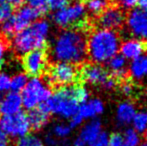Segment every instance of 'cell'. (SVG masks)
Here are the masks:
<instances>
[{
  "label": "cell",
  "instance_id": "cell-1",
  "mask_svg": "<svg viewBox=\"0 0 147 146\" xmlns=\"http://www.w3.org/2000/svg\"><path fill=\"white\" fill-rule=\"evenodd\" d=\"M86 42L87 37L84 30L63 29L53 39L50 49L51 57L56 62L82 64L87 57Z\"/></svg>",
  "mask_w": 147,
  "mask_h": 146
},
{
  "label": "cell",
  "instance_id": "cell-2",
  "mask_svg": "<svg viewBox=\"0 0 147 146\" xmlns=\"http://www.w3.org/2000/svg\"><path fill=\"white\" fill-rule=\"evenodd\" d=\"M120 47V35L117 31L97 28L91 31L86 42L87 57L94 64L109 61Z\"/></svg>",
  "mask_w": 147,
  "mask_h": 146
},
{
  "label": "cell",
  "instance_id": "cell-3",
  "mask_svg": "<svg viewBox=\"0 0 147 146\" xmlns=\"http://www.w3.org/2000/svg\"><path fill=\"white\" fill-rule=\"evenodd\" d=\"M50 34V24L45 19H38L25 29L13 35L11 45L17 55H25L31 51L42 49Z\"/></svg>",
  "mask_w": 147,
  "mask_h": 146
},
{
  "label": "cell",
  "instance_id": "cell-4",
  "mask_svg": "<svg viewBox=\"0 0 147 146\" xmlns=\"http://www.w3.org/2000/svg\"><path fill=\"white\" fill-rule=\"evenodd\" d=\"M79 102L75 93V85L61 87L38 108L47 114H55L62 118H71L78 113Z\"/></svg>",
  "mask_w": 147,
  "mask_h": 146
},
{
  "label": "cell",
  "instance_id": "cell-5",
  "mask_svg": "<svg viewBox=\"0 0 147 146\" xmlns=\"http://www.w3.org/2000/svg\"><path fill=\"white\" fill-rule=\"evenodd\" d=\"M52 20L57 26L64 29L76 28L84 30L90 28L86 18V8L82 0H74L64 7L54 11Z\"/></svg>",
  "mask_w": 147,
  "mask_h": 146
},
{
  "label": "cell",
  "instance_id": "cell-6",
  "mask_svg": "<svg viewBox=\"0 0 147 146\" xmlns=\"http://www.w3.org/2000/svg\"><path fill=\"white\" fill-rule=\"evenodd\" d=\"M51 88L48 82L41 77H32L22 90L21 98L23 106L28 110L38 108L51 96Z\"/></svg>",
  "mask_w": 147,
  "mask_h": 146
},
{
  "label": "cell",
  "instance_id": "cell-7",
  "mask_svg": "<svg viewBox=\"0 0 147 146\" xmlns=\"http://www.w3.org/2000/svg\"><path fill=\"white\" fill-rule=\"evenodd\" d=\"M39 15L40 14L30 6H21L18 8L15 14H12L11 17L3 21L0 30H2L6 36H12L31 25L33 22L36 21Z\"/></svg>",
  "mask_w": 147,
  "mask_h": 146
},
{
  "label": "cell",
  "instance_id": "cell-8",
  "mask_svg": "<svg viewBox=\"0 0 147 146\" xmlns=\"http://www.w3.org/2000/svg\"><path fill=\"white\" fill-rule=\"evenodd\" d=\"M79 79V69L76 65L56 62L48 71L49 84L66 87L75 83Z\"/></svg>",
  "mask_w": 147,
  "mask_h": 146
},
{
  "label": "cell",
  "instance_id": "cell-9",
  "mask_svg": "<svg viewBox=\"0 0 147 146\" xmlns=\"http://www.w3.org/2000/svg\"><path fill=\"white\" fill-rule=\"evenodd\" d=\"M0 129L7 136L13 138H21L25 136L30 130L27 115L20 111L17 114L3 116L0 119Z\"/></svg>",
  "mask_w": 147,
  "mask_h": 146
},
{
  "label": "cell",
  "instance_id": "cell-10",
  "mask_svg": "<svg viewBox=\"0 0 147 146\" xmlns=\"http://www.w3.org/2000/svg\"><path fill=\"white\" fill-rule=\"evenodd\" d=\"M125 24L129 34L135 39L147 42V10L134 8L129 10L126 13Z\"/></svg>",
  "mask_w": 147,
  "mask_h": 146
},
{
  "label": "cell",
  "instance_id": "cell-11",
  "mask_svg": "<svg viewBox=\"0 0 147 146\" xmlns=\"http://www.w3.org/2000/svg\"><path fill=\"white\" fill-rule=\"evenodd\" d=\"M125 18V11L111 1L110 5L95 19L97 21V24L102 29L116 31L117 29H121L124 26Z\"/></svg>",
  "mask_w": 147,
  "mask_h": 146
},
{
  "label": "cell",
  "instance_id": "cell-12",
  "mask_svg": "<svg viewBox=\"0 0 147 146\" xmlns=\"http://www.w3.org/2000/svg\"><path fill=\"white\" fill-rule=\"evenodd\" d=\"M22 66L25 73L33 77H38L41 75L48 66V53L43 49L31 51L23 55Z\"/></svg>",
  "mask_w": 147,
  "mask_h": 146
},
{
  "label": "cell",
  "instance_id": "cell-13",
  "mask_svg": "<svg viewBox=\"0 0 147 146\" xmlns=\"http://www.w3.org/2000/svg\"><path fill=\"white\" fill-rule=\"evenodd\" d=\"M79 78L86 83L103 87L110 78V74L104 67L100 65L88 63L84 64L82 68L79 69Z\"/></svg>",
  "mask_w": 147,
  "mask_h": 146
},
{
  "label": "cell",
  "instance_id": "cell-14",
  "mask_svg": "<svg viewBox=\"0 0 147 146\" xmlns=\"http://www.w3.org/2000/svg\"><path fill=\"white\" fill-rule=\"evenodd\" d=\"M101 132V121L93 119L85 124L80 130L78 136L73 142V146H88L98 137Z\"/></svg>",
  "mask_w": 147,
  "mask_h": 146
},
{
  "label": "cell",
  "instance_id": "cell-15",
  "mask_svg": "<svg viewBox=\"0 0 147 146\" xmlns=\"http://www.w3.org/2000/svg\"><path fill=\"white\" fill-rule=\"evenodd\" d=\"M119 49L124 58L134 60L147 51V42L135 38L128 39L120 45Z\"/></svg>",
  "mask_w": 147,
  "mask_h": 146
},
{
  "label": "cell",
  "instance_id": "cell-16",
  "mask_svg": "<svg viewBox=\"0 0 147 146\" xmlns=\"http://www.w3.org/2000/svg\"><path fill=\"white\" fill-rule=\"evenodd\" d=\"M22 106V98L19 93L10 92L2 97L0 102V113L3 116L17 114L20 112Z\"/></svg>",
  "mask_w": 147,
  "mask_h": 146
},
{
  "label": "cell",
  "instance_id": "cell-17",
  "mask_svg": "<svg viewBox=\"0 0 147 146\" xmlns=\"http://www.w3.org/2000/svg\"><path fill=\"white\" fill-rule=\"evenodd\" d=\"M128 75L135 81L147 79V51L132 61L128 68Z\"/></svg>",
  "mask_w": 147,
  "mask_h": 146
},
{
  "label": "cell",
  "instance_id": "cell-18",
  "mask_svg": "<svg viewBox=\"0 0 147 146\" xmlns=\"http://www.w3.org/2000/svg\"><path fill=\"white\" fill-rule=\"evenodd\" d=\"M104 110V104L98 98L87 100L79 106L78 114L82 117V119L93 118L97 115L101 114Z\"/></svg>",
  "mask_w": 147,
  "mask_h": 146
},
{
  "label": "cell",
  "instance_id": "cell-19",
  "mask_svg": "<svg viewBox=\"0 0 147 146\" xmlns=\"http://www.w3.org/2000/svg\"><path fill=\"white\" fill-rule=\"evenodd\" d=\"M28 122H29L30 128L34 131H40L48 124L49 122V114L41 110L40 108H36L30 111L27 116Z\"/></svg>",
  "mask_w": 147,
  "mask_h": 146
},
{
  "label": "cell",
  "instance_id": "cell-20",
  "mask_svg": "<svg viewBox=\"0 0 147 146\" xmlns=\"http://www.w3.org/2000/svg\"><path fill=\"white\" fill-rule=\"evenodd\" d=\"M136 114L135 107L130 102H122L117 108V122L120 125H127L132 122Z\"/></svg>",
  "mask_w": 147,
  "mask_h": 146
},
{
  "label": "cell",
  "instance_id": "cell-21",
  "mask_svg": "<svg viewBox=\"0 0 147 146\" xmlns=\"http://www.w3.org/2000/svg\"><path fill=\"white\" fill-rule=\"evenodd\" d=\"M110 4V0H86L84 5L86 11H88L93 18H97Z\"/></svg>",
  "mask_w": 147,
  "mask_h": 146
},
{
  "label": "cell",
  "instance_id": "cell-22",
  "mask_svg": "<svg viewBox=\"0 0 147 146\" xmlns=\"http://www.w3.org/2000/svg\"><path fill=\"white\" fill-rule=\"evenodd\" d=\"M28 82V76L26 73L23 72H17L15 73L11 77V81H10V89L12 92L15 93H19L20 91L24 89Z\"/></svg>",
  "mask_w": 147,
  "mask_h": 146
},
{
  "label": "cell",
  "instance_id": "cell-23",
  "mask_svg": "<svg viewBox=\"0 0 147 146\" xmlns=\"http://www.w3.org/2000/svg\"><path fill=\"white\" fill-rule=\"evenodd\" d=\"M134 130L137 133H143L147 129V112L146 111H140L136 113L133 120Z\"/></svg>",
  "mask_w": 147,
  "mask_h": 146
},
{
  "label": "cell",
  "instance_id": "cell-24",
  "mask_svg": "<svg viewBox=\"0 0 147 146\" xmlns=\"http://www.w3.org/2000/svg\"><path fill=\"white\" fill-rule=\"evenodd\" d=\"M122 136H123V146H139V134L133 128L126 129Z\"/></svg>",
  "mask_w": 147,
  "mask_h": 146
},
{
  "label": "cell",
  "instance_id": "cell-25",
  "mask_svg": "<svg viewBox=\"0 0 147 146\" xmlns=\"http://www.w3.org/2000/svg\"><path fill=\"white\" fill-rule=\"evenodd\" d=\"M16 146H44V144L39 137L27 134L18 139Z\"/></svg>",
  "mask_w": 147,
  "mask_h": 146
},
{
  "label": "cell",
  "instance_id": "cell-26",
  "mask_svg": "<svg viewBox=\"0 0 147 146\" xmlns=\"http://www.w3.org/2000/svg\"><path fill=\"white\" fill-rule=\"evenodd\" d=\"M70 132H71V128H70L69 125H66L64 123H58V124L54 125V127H53L52 134L56 138L65 139L70 134Z\"/></svg>",
  "mask_w": 147,
  "mask_h": 146
},
{
  "label": "cell",
  "instance_id": "cell-27",
  "mask_svg": "<svg viewBox=\"0 0 147 146\" xmlns=\"http://www.w3.org/2000/svg\"><path fill=\"white\" fill-rule=\"evenodd\" d=\"M27 2V5L31 8L35 9L39 14H43L48 9V4L47 0H25Z\"/></svg>",
  "mask_w": 147,
  "mask_h": 146
},
{
  "label": "cell",
  "instance_id": "cell-28",
  "mask_svg": "<svg viewBox=\"0 0 147 146\" xmlns=\"http://www.w3.org/2000/svg\"><path fill=\"white\" fill-rule=\"evenodd\" d=\"M13 14V6L10 5L8 2H3L0 4V20L5 21L10 18Z\"/></svg>",
  "mask_w": 147,
  "mask_h": 146
},
{
  "label": "cell",
  "instance_id": "cell-29",
  "mask_svg": "<svg viewBox=\"0 0 147 146\" xmlns=\"http://www.w3.org/2000/svg\"><path fill=\"white\" fill-rule=\"evenodd\" d=\"M10 81L11 77L7 72L0 71V93H5L10 90Z\"/></svg>",
  "mask_w": 147,
  "mask_h": 146
},
{
  "label": "cell",
  "instance_id": "cell-30",
  "mask_svg": "<svg viewBox=\"0 0 147 146\" xmlns=\"http://www.w3.org/2000/svg\"><path fill=\"white\" fill-rule=\"evenodd\" d=\"M7 54H8V46L7 43L4 39L0 38V70L4 66L7 59Z\"/></svg>",
  "mask_w": 147,
  "mask_h": 146
},
{
  "label": "cell",
  "instance_id": "cell-31",
  "mask_svg": "<svg viewBox=\"0 0 147 146\" xmlns=\"http://www.w3.org/2000/svg\"><path fill=\"white\" fill-rule=\"evenodd\" d=\"M108 134L104 131H101L96 139L88 146H108Z\"/></svg>",
  "mask_w": 147,
  "mask_h": 146
},
{
  "label": "cell",
  "instance_id": "cell-32",
  "mask_svg": "<svg viewBox=\"0 0 147 146\" xmlns=\"http://www.w3.org/2000/svg\"><path fill=\"white\" fill-rule=\"evenodd\" d=\"M108 146H123V136L121 133H112L108 139Z\"/></svg>",
  "mask_w": 147,
  "mask_h": 146
},
{
  "label": "cell",
  "instance_id": "cell-33",
  "mask_svg": "<svg viewBox=\"0 0 147 146\" xmlns=\"http://www.w3.org/2000/svg\"><path fill=\"white\" fill-rule=\"evenodd\" d=\"M114 4H116L117 6H119L122 9H130L134 8L137 5V0H114L112 1Z\"/></svg>",
  "mask_w": 147,
  "mask_h": 146
},
{
  "label": "cell",
  "instance_id": "cell-34",
  "mask_svg": "<svg viewBox=\"0 0 147 146\" xmlns=\"http://www.w3.org/2000/svg\"><path fill=\"white\" fill-rule=\"evenodd\" d=\"M68 2H69V0H47L48 7L54 10V11L66 6L68 4Z\"/></svg>",
  "mask_w": 147,
  "mask_h": 146
},
{
  "label": "cell",
  "instance_id": "cell-35",
  "mask_svg": "<svg viewBox=\"0 0 147 146\" xmlns=\"http://www.w3.org/2000/svg\"><path fill=\"white\" fill-rule=\"evenodd\" d=\"M45 143H46L48 146H57L58 144H60L59 140L52 134V133L47 134L46 136H45Z\"/></svg>",
  "mask_w": 147,
  "mask_h": 146
},
{
  "label": "cell",
  "instance_id": "cell-36",
  "mask_svg": "<svg viewBox=\"0 0 147 146\" xmlns=\"http://www.w3.org/2000/svg\"><path fill=\"white\" fill-rule=\"evenodd\" d=\"M82 121H83L82 117L80 116L78 113H77V114H75L73 117H71V118H70V123H69L70 128H74V127L79 126V125L82 123Z\"/></svg>",
  "mask_w": 147,
  "mask_h": 146
},
{
  "label": "cell",
  "instance_id": "cell-37",
  "mask_svg": "<svg viewBox=\"0 0 147 146\" xmlns=\"http://www.w3.org/2000/svg\"><path fill=\"white\" fill-rule=\"evenodd\" d=\"M0 146H9V138L0 129Z\"/></svg>",
  "mask_w": 147,
  "mask_h": 146
},
{
  "label": "cell",
  "instance_id": "cell-38",
  "mask_svg": "<svg viewBox=\"0 0 147 146\" xmlns=\"http://www.w3.org/2000/svg\"><path fill=\"white\" fill-rule=\"evenodd\" d=\"M137 4L139 5L140 9L147 10V0H137Z\"/></svg>",
  "mask_w": 147,
  "mask_h": 146
},
{
  "label": "cell",
  "instance_id": "cell-39",
  "mask_svg": "<svg viewBox=\"0 0 147 146\" xmlns=\"http://www.w3.org/2000/svg\"><path fill=\"white\" fill-rule=\"evenodd\" d=\"M11 6H19L23 0H6Z\"/></svg>",
  "mask_w": 147,
  "mask_h": 146
},
{
  "label": "cell",
  "instance_id": "cell-40",
  "mask_svg": "<svg viewBox=\"0 0 147 146\" xmlns=\"http://www.w3.org/2000/svg\"><path fill=\"white\" fill-rule=\"evenodd\" d=\"M144 138H145V140H146V142H147V129L145 131H144Z\"/></svg>",
  "mask_w": 147,
  "mask_h": 146
},
{
  "label": "cell",
  "instance_id": "cell-41",
  "mask_svg": "<svg viewBox=\"0 0 147 146\" xmlns=\"http://www.w3.org/2000/svg\"><path fill=\"white\" fill-rule=\"evenodd\" d=\"M3 2H7V1H6V0H0V4L3 3Z\"/></svg>",
  "mask_w": 147,
  "mask_h": 146
},
{
  "label": "cell",
  "instance_id": "cell-42",
  "mask_svg": "<svg viewBox=\"0 0 147 146\" xmlns=\"http://www.w3.org/2000/svg\"><path fill=\"white\" fill-rule=\"evenodd\" d=\"M2 97H3V96H2V94L0 93V102H1V100H2Z\"/></svg>",
  "mask_w": 147,
  "mask_h": 146
},
{
  "label": "cell",
  "instance_id": "cell-43",
  "mask_svg": "<svg viewBox=\"0 0 147 146\" xmlns=\"http://www.w3.org/2000/svg\"><path fill=\"white\" fill-rule=\"evenodd\" d=\"M141 146H147V142H144L143 144H142Z\"/></svg>",
  "mask_w": 147,
  "mask_h": 146
}]
</instances>
